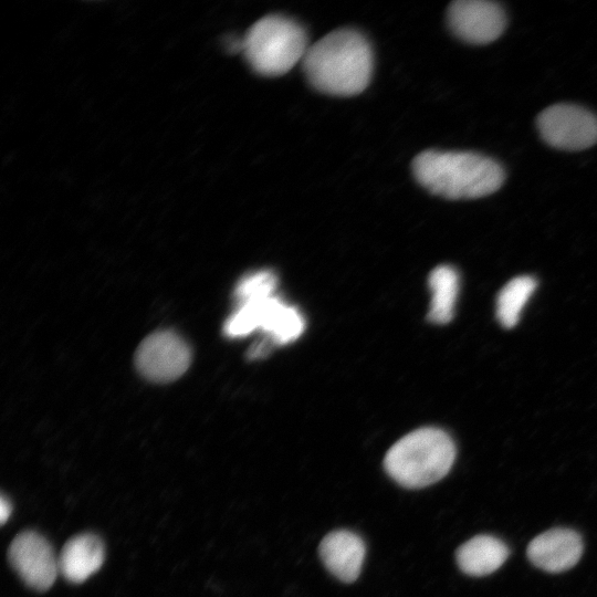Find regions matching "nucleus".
Returning <instances> with one entry per match:
<instances>
[{
  "label": "nucleus",
  "instance_id": "9",
  "mask_svg": "<svg viewBox=\"0 0 597 597\" xmlns=\"http://www.w3.org/2000/svg\"><path fill=\"white\" fill-rule=\"evenodd\" d=\"M447 20L461 40L485 44L496 40L505 28L502 7L488 0H457L449 4Z\"/></svg>",
  "mask_w": 597,
  "mask_h": 597
},
{
  "label": "nucleus",
  "instance_id": "13",
  "mask_svg": "<svg viewBox=\"0 0 597 597\" xmlns=\"http://www.w3.org/2000/svg\"><path fill=\"white\" fill-rule=\"evenodd\" d=\"M455 556L463 573L483 576L493 573L506 561L509 549L496 537L478 535L462 544Z\"/></svg>",
  "mask_w": 597,
  "mask_h": 597
},
{
  "label": "nucleus",
  "instance_id": "16",
  "mask_svg": "<svg viewBox=\"0 0 597 597\" xmlns=\"http://www.w3.org/2000/svg\"><path fill=\"white\" fill-rule=\"evenodd\" d=\"M11 514V504L10 502L1 495L0 499V520L1 524H4Z\"/></svg>",
  "mask_w": 597,
  "mask_h": 597
},
{
  "label": "nucleus",
  "instance_id": "10",
  "mask_svg": "<svg viewBox=\"0 0 597 597\" xmlns=\"http://www.w3.org/2000/svg\"><path fill=\"white\" fill-rule=\"evenodd\" d=\"M583 553L582 537L568 528H553L536 536L527 547L530 561L551 572H564L573 567Z\"/></svg>",
  "mask_w": 597,
  "mask_h": 597
},
{
  "label": "nucleus",
  "instance_id": "2",
  "mask_svg": "<svg viewBox=\"0 0 597 597\" xmlns=\"http://www.w3.org/2000/svg\"><path fill=\"white\" fill-rule=\"evenodd\" d=\"M411 168L423 188L450 200L489 196L504 180L498 161L471 151L425 150L415 157Z\"/></svg>",
  "mask_w": 597,
  "mask_h": 597
},
{
  "label": "nucleus",
  "instance_id": "5",
  "mask_svg": "<svg viewBox=\"0 0 597 597\" xmlns=\"http://www.w3.org/2000/svg\"><path fill=\"white\" fill-rule=\"evenodd\" d=\"M308 46L300 23L281 14H269L248 30L242 52L256 73L279 76L302 63Z\"/></svg>",
  "mask_w": 597,
  "mask_h": 597
},
{
  "label": "nucleus",
  "instance_id": "6",
  "mask_svg": "<svg viewBox=\"0 0 597 597\" xmlns=\"http://www.w3.org/2000/svg\"><path fill=\"white\" fill-rule=\"evenodd\" d=\"M536 123L541 137L554 148L580 150L597 143V117L577 105L548 106Z\"/></svg>",
  "mask_w": 597,
  "mask_h": 597
},
{
  "label": "nucleus",
  "instance_id": "7",
  "mask_svg": "<svg viewBox=\"0 0 597 597\" xmlns=\"http://www.w3.org/2000/svg\"><path fill=\"white\" fill-rule=\"evenodd\" d=\"M191 362L187 343L171 331H158L138 346L136 367L147 379L156 383L172 381L182 376Z\"/></svg>",
  "mask_w": 597,
  "mask_h": 597
},
{
  "label": "nucleus",
  "instance_id": "15",
  "mask_svg": "<svg viewBox=\"0 0 597 597\" xmlns=\"http://www.w3.org/2000/svg\"><path fill=\"white\" fill-rule=\"evenodd\" d=\"M536 281L530 275H521L509 281L496 297V317L505 328L514 327L523 307L536 289Z\"/></svg>",
  "mask_w": 597,
  "mask_h": 597
},
{
  "label": "nucleus",
  "instance_id": "1",
  "mask_svg": "<svg viewBox=\"0 0 597 597\" xmlns=\"http://www.w3.org/2000/svg\"><path fill=\"white\" fill-rule=\"evenodd\" d=\"M373 51L357 30L337 29L308 46L304 74L317 91L337 96L362 93L373 74Z\"/></svg>",
  "mask_w": 597,
  "mask_h": 597
},
{
  "label": "nucleus",
  "instance_id": "3",
  "mask_svg": "<svg viewBox=\"0 0 597 597\" xmlns=\"http://www.w3.org/2000/svg\"><path fill=\"white\" fill-rule=\"evenodd\" d=\"M276 285L275 274L268 270L242 279L235 289L239 305L224 323V334L243 337L262 329L275 344L295 341L304 331V320L295 307L274 294Z\"/></svg>",
  "mask_w": 597,
  "mask_h": 597
},
{
  "label": "nucleus",
  "instance_id": "14",
  "mask_svg": "<svg viewBox=\"0 0 597 597\" xmlns=\"http://www.w3.org/2000/svg\"><path fill=\"white\" fill-rule=\"evenodd\" d=\"M432 293L428 320L434 324H447L453 317L459 292L458 272L450 265H439L429 275Z\"/></svg>",
  "mask_w": 597,
  "mask_h": 597
},
{
  "label": "nucleus",
  "instance_id": "11",
  "mask_svg": "<svg viewBox=\"0 0 597 597\" xmlns=\"http://www.w3.org/2000/svg\"><path fill=\"white\" fill-rule=\"evenodd\" d=\"M318 551L325 567L339 580L352 583L357 579L366 547L356 533L347 530L333 531L324 536Z\"/></svg>",
  "mask_w": 597,
  "mask_h": 597
},
{
  "label": "nucleus",
  "instance_id": "4",
  "mask_svg": "<svg viewBox=\"0 0 597 597\" xmlns=\"http://www.w3.org/2000/svg\"><path fill=\"white\" fill-rule=\"evenodd\" d=\"M455 459V446L439 428H420L399 439L386 453L384 467L397 483L420 489L441 480Z\"/></svg>",
  "mask_w": 597,
  "mask_h": 597
},
{
  "label": "nucleus",
  "instance_id": "12",
  "mask_svg": "<svg viewBox=\"0 0 597 597\" xmlns=\"http://www.w3.org/2000/svg\"><path fill=\"white\" fill-rule=\"evenodd\" d=\"M59 558V570L71 583H82L98 570L104 562V545L94 534L70 538Z\"/></svg>",
  "mask_w": 597,
  "mask_h": 597
},
{
  "label": "nucleus",
  "instance_id": "8",
  "mask_svg": "<svg viewBox=\"0 0 597 597\" xmlns=\"http://www.w3.org/2000/svg\"><path fill=\"white\" fill-rule=\"evenodd\" d=\"M8 559L23 583L34 590L49 589L60 573L51 545L33 531L21 532L13 538Z\"/></svg>",
  "mask_w": 597,
  "mask_h": 597
}]
</instances>
